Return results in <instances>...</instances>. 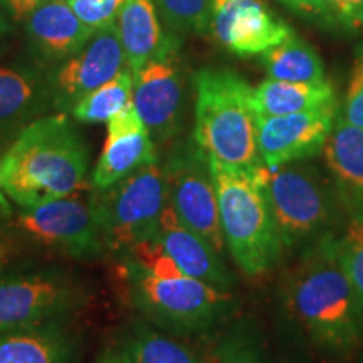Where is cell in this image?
Masks as SVG:
<instances>
[{
	"label": "cell",
	"mask_w": 363,
	"mask_h": 363,
	"mask_svg": "<svg viewBox=\"0 0 363 363\" xmlns=\"http://www.w3.org/2000/svg\"><path fill=\"white\" fill-rule=\"evenodd\" d=\"M284 305L323 355L342 360L363 345V306L345 272L337 233L303 249L284 281Z\"/></svg>",
	"instance_id": "1"
},
{
	"label": "cell",
	"mask_w": 363,
	"mask_h": 363,
	"mask_svg": "<svg viewBox=\"0 0 363 363\" xmlns=\"http://www.w3.org/2000/svg\"><path fill=\"white\" fill-rule=\"evenodd\" d=\"M89 152L67 113L44 115L7 145L0 189L16 207H33L86 189Z\"/></svg>",
	"instance_id": "2"
},
{
	"label": "cell",
	"mask_w": 363,
	"mask_h": 363,
	"mask_svg": "<svg viewBox=\"0 0 363 363\" xmlns=\"http://www.w3.org/2000/svg\"><path fill=\"white\" fill-rule=\"evenodd\" d=\"M194 143L208 162L234 170L261 167L259 115L254 88L229 69L203 67L194 74Z\"/></svg>",
	"instance_id": "3"
},
{
	"label": "cell",
	"mask_w": 363,
	"mask_h": 363,
	"mask_svg": "<svg viewBox=\"0 0 363 363\" xmlns=\"http://www.w3.org/2000/svg\"><path fill=\"white\" fill-rule=\"evenodd\" d=\"M120 278L131 306L143 320L174 337L212 331L229 320L234 308L230 291L180 274L160 278L140 262L121 256Z\"/></svg>",
	"instance_id": "4"
},
{
	"label": "cell",
	"mask_w": 363,
	"mask_h": 363,
	"mask_svg": "<svg viewBox=\"0 0 363 363\" xmlns=\"http://www.w3.org/2000/svg\"><path fill=\"white\" fill-rule=\"evenodd\" d=\"M208 163L219 199L225 249L249 278L267 274L283 259L284 246L256 170H234Z\"/></svg>",
	"instance_id": "5"
},
{
	"label": "cell",
	"mask_w": 363,
	"mask_h": 363,
	"mask_svg": "<svg viewBox=\"0 0 363 363\" xmlns=\"http://www.w3.org/2000/svg\"><path fill=\"white\" fill-rule=\"evenodd\" d=\"M271 214L284 251H303L325 234L335 233L342 207L333 185L306 160L279 167H257Z\"/></svg>",
	"instance_id": "6"
},
{
	"label": "cell",
	"mask_w": 363,
	"mask_h": 363,
	"mask_svg": "<svg viewBox=\"0 0 363 363\" xmlns=\"http://www.w3.org/2000/svg\"><path fill=\"white\" fill-rule=\"evenodd\" d=\"M91 203L108 251L125 256L157 239L169 203L160 162H150L106 189L91 187Z\"/></svg>",
	"instance_id": "7"
},
{
	"label": "cell",
	"mask_w": 363,
	"mask_h": 363,
	"mask_svg": "<svg viewBox=\"0 0 363 363\" xmlns=\"http://www.w3.org/2000/svg\"><path fill=\"white\" fill-rule=\"evenodd\" d=\"M9 219L13 239L43 252L86 261L108 251L91 203V185L56 201L17 207Z\"/></svg>",
	"instance_id": "8"
},
{
	"label": "cell",
	"mask_w": 363,
	"mask_h": 363,
	"mask_svg": "<svg viewBox=\"0 0 363 363\" xmlns=\"http://www.w3.org/2000/svg\"><path fill=\"white\" fill-rule=\"evenodd\" d=\"M86 301L84 286L65 271L0 272V333L65 320Z\"/></svg>",
	"instance_id": "9"
},
{
	"label": "cell",
	"mask_w": 363,
	"mask_h": 363,
	"mask_svg": "<svg viewBox=\"0 0 363 363\" xmlns=\"http://www.w3.org/2000/svg\"><path fill=\"white\" fill-rule=\"evenodd\" d=\"M169 206L184 225L206 239L224 256L225 242L222 235L219 199L211 163L195 143L175 147L163 163Z\"/></svg>",
	"instance_id": "10"
},
{
	"label": "cell",
	"mask_w": 363,
	"mask_h": 363,
	"mask_svg": "<svg viewBox=\"0 0 363 363\" xmlns=\"http://www.w3.org/2000/svg\"><path fill=\"white\" fill-rule=\"evenodd\" d=\"M126 69L116 22L91 35L78 52L49 67L52 110L71 113L84 96Z\"/></svg>",
	"instance_id": "11"
},
{
	"label": "cell",
	"mask_w": 363,
	"mask_h": 363,
	"mask_svg": "<svg viewBox=\"0 0 363 363\" xmlns=\"http://www.w3.org/2000/svg\"><path fill=\"white\" fill-rule=\"evenodd\" d=\"M177 43L133 74L131 101L155 145L167 143L180 128L184 115V76Z\"/></svg>",
	"instance_id": "12"
},
{
	"label": "cell",
	"mask_w": 363,
	"mask_h": 363,
	"mask_svg": "<svg viewBox=\"0 0 363 363\" xmlns=\"http://www.w3.org/2000/svg\"><path fill=\"white\" fill-rule=\"evenodd\" d=\"M337 115L338 103L333 99L308 111L259 118L257 148L261 163L279 167L318 155L333 130Z\"/></svg>",
	"instance_id": "13"
},
{
	"label": "cell",
	"mask_w": 363,
	"mask_h": 363,
	"mask_svg": "<svg viewBox=\"0 0 363 363\" xmlns=\"http://www.w3.org/2000/svg\"><path fill=\"white\" fill-rule=\"evenodd\" d=\"M208 29L222 48L239 57L262 54L293 33L262 0H212Z\"/></svg>",
	"instance_id": "14"
},
{
	"label": "cell",
	"mask_w": 363,
	"mask_h": 363,
	"mask_svg": "<svg viewBox=\"0 0 363 363\" xmlns=\"http://www.w3.org/2000/svg\"><path fill=\"white\" fill-rule=\"evenodd\" d=\"M52 110L49 67L13 61L0 66V145H9L38 118Z\"/></svg>",
	"instance_id": "15"
},
{
	"label": "cell",
	"mask_w": 363,
	"mask_h": 363,
	"mask_svg": "<svg viewBox=\"0 0 363 363\" xmlns=\"http://www.w3.org/2000/svg\"><path fill=\"white\" fill-rule=\"evenodd\" d=\"M21 24L38 61L48 67L78 52L94 34L76 17L66 0L39 4Z\"/></svg>",
	"instance_id": "16"
},
{
	"label": "cell",
	"mask_w": 363,
	"mask_h": 363,
	"mask_svg": "<svg viewBox=\"0 0 363 363\" xmlns=\"http://www.w3.org/2000/svg\"><path fill=\"white\" fill-rule=\"evenodd\" d=\"M158 242L177 267L189 278L203 281L222 291H230L234 276L225 266L224 256L216 251L206 239L184 225L175 211L167 203L162 214Z\"/></svg>",
	"instance_id": "17"
},
{
	"label": "cell",
	"mask_w": 363,
	"mask_h": 363,
	"mask_svg": "<svg viewBox=\"0 0 363 363\" xmlns=\"http://www.w3.org/2000/svg\"><path fill=\"white\" fill-rule=\"evenodd\" d=\"M325 162L347 214L363 212V128L337 115L326 140Z\"/></svg>",
	"instance_id": "18"
},
{
	"label": "cell",
	"mask_w": 363,
	"mask_h": 363,
	"mask_svg": "<svg viewBox=\"0 0 363 363\" xmlns=\"http://www.w3.org/2000/svg\"><path fill=\"white\" fill-rule=\"evenodd\" d=\"M78 337L62 320L0 333V363H74Z\"/></svg>",
	"instance_id": "19"
},
{
	"label": "cell",
	"mask_w": 363,
	"mask_h": 363,
	"mask_svg": "<svg viewBox=\"0 0 363 363\" xmlns=\"http://www.w3.org/2000/svg\"><path fill=\"white\" fill-rule=\"evenodd\" d=\"M116 29L123 45L126 67L133 74L148 61L180 43L177 34L163 33L155 0H125L118 13Z\"/></svg>",
	"instance_id": "20"
},
{
	"label": "cell",
	"mask_w": 363,
	"mask_h": 363,
	"mask_svg": "<svg viewBox=\"0 0 363 363\" xmlns=\"http://www.w3.org/2000/svg\"><path fill=\"white\" fill-rule=\"evenodd\" d=\"M155 160H158L157 145L145 126L123 133H108L101 155L91 175V187H110L145 163Z\"/></svg>",
	"instance_id": "21"
},
{
	"label": "cell",
	"mask_w": 363,
	"mask_h": 363,
	"mask_svg": "<svg viewBox=\"0 0 363 363\" xmlns=\"http://www.w3.org/2000/svg\"><path fill=\"white\" fill-rule=\"evenodd\" d=\"M335 99L333 86L326 83H289L264 79L254 88V103L259 118L308 111Z\"/></svg>",
	"instance_id": "22"
},
{
	"label": "cell",
	"mask_w": 363,
	"mask_h": 363,
	"mask_svg": "<svg viewBox=\"0 0 363 363\" xmlns=\"http://www.w3.org/2000/svg\"><path fill=\"white\" fill-rule=\"evenodd\" d=\"M261 56L267 78L289 83H326L325 66L305 39L291 33Z\"/></svg>",
	"instance_id": "23"
},
{
	"label": "cell",
	"mask_w": 363,
	"mask_h": 363,
	"mask_svg": "<svg viewBox=\"0 0 363 363\" xmlns=\"http://www.w3.org/2000/svg\"><path fill=\"white\" fill-rule=\"evenodd\" d=\"M123 347L131 363H207V358L199 355L189 345L145 320H136L130 325Z\"/></svg>",
	"instance_id": "24"
},
{
	"label": "cell",
	"mask_w": 363,
	"mask_h": 363,
	"mask_svg": "<svg viewBox=\"0 0 363 363\" xmlns=\"http://www.w3.org/2000/svg\"><path fill=\"white\" fill-rule=\"evenodd\" d=\"M131 94H133V72L126 67L116 78L99 86L98 89H94L93 93L81 99L72 108L69 115L78 123H108V120L115 113L123 110L126 104L131 101Z\"/></svg>",
	"instance_id": "25"
},
{
	"label": "cell",
	"mask_w": 363,
	"mask_h": 363,
	"mask_svg": "<svg viewBox=\"0 0 363 363\" xmlns=\"http://www.w3.org/2000/svg\"><path fill=\"white\" fill-rule=\"evenodd\" d=\"M207 363H269L259 328L252 321H238L219 338Z\"/></svg>",
	"instance_id": "26"
},
{
	"label": "cell",
	"mask_w": 363,
	"mask_h": 363,
	"mask_svg": "<svg viewBox=\"0 0 363 363\" xmlns=\"http://www.w3.org/2000/svg\"><path fill=\"white\" fill-rule=\"evenodd\" d=\"M337 249L345 272L363 306V212L348 214L347 222L337 233Z\"/></svg>",
	"instance_id": "27"
},
{
	"label": "cell",
	"mask_w": 363,
	"mask_h": 363,
	"mask_svg": "<svg viewBox=\"0 0 363 363\" xmlns=\"http://www.w3.org/2000/svg\"><path fill=\"white\" fill-rule=\"evenodd\" d=\"M174 34H202L208 29L212 0H155Z\"/></svg>",
	"instance_id": "28"
},
{
	"label": "cell",
	"mask_w": 363,
	"mask_h": 363,
	"mask_svg": "<svg viewBox=\"0 0 363 363\" xmlns=\"http://www.w3.org/2000/svg\"><path fill=\"white\" fill-rule=\"evenodd\" d=\"M66 2L86 27H89L93 33H98L103 27L115 24L125 0H66Z\"/></svg>",
	"instance_id": "29"
},
{
	"label": "cell",
	"mask_w": 363,
	"mask_h": 363,
	"mask_svg": "<svg viewBox=\"0 0 363 363\" xmlns=\"http://www.w3.org/2000/svg\"><path fill=\"white\" fill-rule=\"evenodd\" d=\"M345 120L363 128V40L353 52V65L343 106Z\"/></svg>",
	"instance_id": "30"
},
{
	"label": "cell",
	"mask_w": 363,
	"mask_h": 363,
	"mask_svg": "<svg viewBox=\"0 0 363 363\" xmlns=\"http://www.w3.org/2000/svg\"><path fill=\"white\" fill-rule=\"evenodd\" d=\"M330 27H337L348 34L363 30V0H321Z\"/></svg>",
	"instance_id": "31"
},
{
	"label": "cell",
	"mask_w": 363,
	"mask_h": 363,
	"mask_svg": "<svg viewBox=\"0 0 363 363\" xmlns=\"http://www.w3.org/2000/svg\"><path fill=\"white\" fill-rule=\"evenodd\" d=\"M283 6L293 11L298 16L305 17L306 21L316 22V24L330 27L328 17H326L325 6L321 0H279Z\"/></svg>",
	"instance_id": "32"
},
{
	"label": "cell",
	"mask_w": 363,
	"mask_h": 363,
	"mask_svg": "<svg viewBox=\"0 0 363 363\" xmlns=\"http://www.w3.org/2000/svg\"><path fill=\"white\" fill-rule=\"evenodd\" d=\"M13 246H16V239H13L11 229L4 225V222L0 220V269L7 266L9 261H11V257L13 256Z\"/></svg>",
	"instance_id": "33"
},
{
	"label": "cell",
	"mask_w": 363,
	"mask_h": 363,
	"mask_svg": "<svg viewBox=\"0 0 363 363\" xmlns=\"http://www.w3.org/2000/svg\"><path fill=\"white\" fill-rule=\"evenodd\" d=\"M94 363H131V360L123 345H113L104 348Z\"/></svg>",
	"instance_id": "34"
},
{
	"label": "cell",
	"mask_w": 363,
	"mask_h": 363,
	"mask_svg": "<svg viewBox=\"0 0 363 363\" xmlns=\"http://www.w3.org/2000/svg\"><path fill=\"white\" fill-rule=\"evenodd\" d=\"M11 34H12L11 22H9L6 12H4V9L0 7V45L6 43Z\"/></svg>",
	"instance_id": "35"
},
{
	"label": "cell",
	"mask_w": 363,
	"mask_h": 363,
	"mask_svg": "<svg viewBox=\"0 0 363 363\" xmlns=\"http://www.w3.org/2000/svg\"><path fill=\"white\" fill-rule=\"evenodd\" d=\"M6 148H7V145H0V160H2V155H4V152H6ZM0 214L2 216L12 214V207L9 206V201H7L6 195H4L2 189H0Z\"/></svg>",
	"instance_id": "36"
},
{
	"label": "cell",
	"mask_w": 363,
	"mask_h": 363,
	"mask_svg": "<svg viewBox=\"0 0 363 363\" xmlns=\"http://www.w3.org/2000/svg\"><path fill=\"white\" fill-rule=\"evenodd\" d=\"M40 2H48V0H40Z\"/></svg>",
	"instance_id": "37"
},
{
	"label": "cell",
	"mask_w": 363,
	"mask_h": 363,
	"mask_svg": "<svg viewBox=\"0 0 363 363\" xmlns=\"http://www.w3.org/2000/svg\"><path fill=\"white\" fill-rule=\"evenodd\" d=\"M362 363H363V362H362Z\"/></svg>",
	"instance_id": "38"
}]
</instances>
